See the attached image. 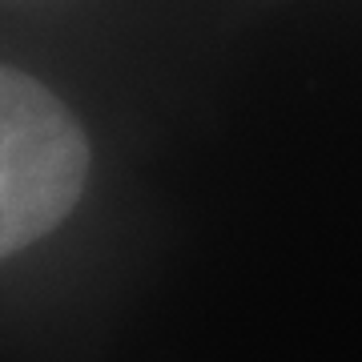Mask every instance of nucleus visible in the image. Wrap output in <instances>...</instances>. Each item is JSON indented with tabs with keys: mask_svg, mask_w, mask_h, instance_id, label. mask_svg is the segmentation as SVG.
<instances>
[{
	"mask_svg": "<svg viewBox=\"0 0 362 362\" xmlns=\"http://www.w3.org/2000/svg\"><path fill=\"white\" fill-rule=\"evenodd\" d=\"M89 177L77 117L28 73L0 65V262L73 214Z\"/></svg>",
	"mask_w": 362,
	"mask_h": 362,
	"instance_id": "1",
	"label": "nucleus"
}]
</instances>
